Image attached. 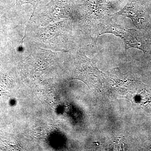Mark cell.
Masks as SVG:
<instances>
[{
    "mask_svg": "<svg viewBox=\"0 0 151 151\" xmlns=\"http://www.w3.org/2000/svg\"><path fill=\"white\" fill-rule=\"evenodd\" d=\"M116 15L124 16L131 19L136 27L142 28L144 27L145 14L142 9L136 6L127 5Z\"/></svg>",
    "mask_w": 151,
    "mask_h": 151,
    "instance_id": "7a4b0ae2",
    "label": "cell"
},
{
    "mask_svg": "<svg viewBox=\"0 0 151 151\" xmlns=\"http://www.w3.org/2000/svg\"><path fill=\"white\" fill-rule=\"evenodd\" d=\"M39 0H19V1L21 3H29L34 5Z\"/></svg>",
    "mask_w": 151,
    "mask_h": 151,
    "instance_id": "3957f363",
    "label": "cell"
},
{
    "mask_svg": "<svg viewBox=\"0 0 151 151\" xmlns=\"http://www.w3.org/2000/svg\"><path fill=\"white\" fill-rule=\"evenodd\" d=\"M105 33H111L123 40L126 52L130 48H136L145 52L147 45L145 39L142 33L135 29H126L117 24L109 18H104L98 21L94 27V40L96 42L100 36Z\"/></svg>",
    "mask_w": 151,
    "mask_h": 151,
    "instance_id": "6da1fadb",
    "label": "cell"
}]
</instances>
